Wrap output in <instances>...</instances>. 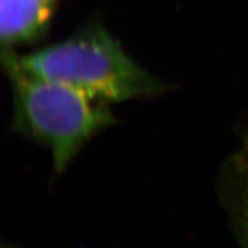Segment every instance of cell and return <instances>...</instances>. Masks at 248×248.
<instances>
[{
    "label": "cell",
    "mask_w": 248,
    "mask_h": 248,
    "mask_svg": "<svg viewBox=\"0 0 248 248\" xmlns=\"http://www.w3.org/2000/svg\"><path fill=\"white\" fill-rule=\"evenodd\" d=\"M2 64L13 93L12 129L47 148L58 175L115 122L110 104L24 70L13 49H2Z\"/></svg>",
    "instance_id": "cell-1"
},
{
    "label": "cell",
    "mask_w": 248,
    "mask_h": 248,
    "mask_svg": "<svg viewBox=\"0 0 248 248\" xmlns=\"http://www.w3.org/2000/svg\"><path fill=\"white\" fill-rule=\"evenodd\" d=\"M16 59L24 70L107 104L160 94L166 85L140 66L108 31L91 26Z\"/></svg>",
    "instance_id": "cell-2"
},
{
    "label": "cell",
    "mask_w": 248,
    "mask_h": 248,
    "mask_svg": "<svg viewBox=\"0 0 248 248\" xmlns=\"http://www.w3.org/2000/svg\"><path fill=\"white\" fill-rule=\"evenodd\" d=\"M55 0H0L2 49L32 42L43 35L54 12Z\"/></svg>",
    "instance_id": "cell-3"
},
{
    "label": "cell",
    "mask_w": 248,
    "mask_h": 248,
    "mask_svg": "<svg viewBox=\"0 0 248 248\" xmlns=\"http://www.w3.org/2000/svg\"><path fill=\"white\" fill-rule=\"evenodd\" d=\"M232 172V212L248 245V157H240Z\"/></svg>",
    "instance_id": "cell-4"
}]
</instances>
